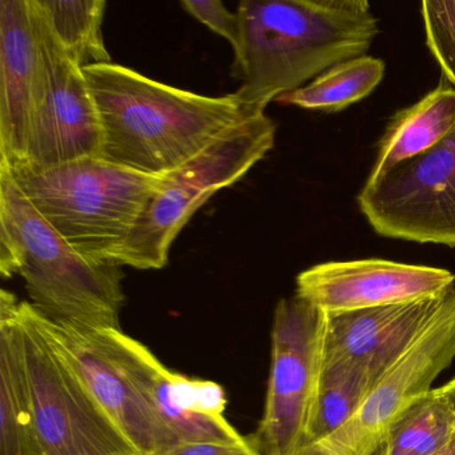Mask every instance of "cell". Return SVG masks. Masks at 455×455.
Returning <instances> with one entry per match:
<instances>
[{
	"label": "cell",
	"instance_id": "6da1fadb",
	"mask_svg": "<svg viewBox=\"0 0 455 455\" xmlns=\"http://www.w3.org/2000/svg\"><path fill=\"white\" fill-rule=\"evenodd\" d=\"M234 52L236 97L251 113L332 66L366 55L379 20L366 0H243Z\"/></svg>",
	"mask_w": 455,
	"mask_h": 455
},
{
	"label": "cell",
	"instance_id": "7a4b0ae2",
	"mask_svg": "<svg viewBox=\"0 0 455 455\" xmlns=\"http://www.w3.org/2000/svg\"><path fill=\"white\" fill-rule=\"evenodd\" d=\"M102 126V158L150 175H166L246 116L235 92L196 94L116 63L84 68Z\"/></svg>",
	"mask_w": 455,
	"mask_h": 455
},
{
	"label": "cell",
	"instance_id": "3957f363",
	"mask_svg": "<svg viewBox=\"0 0 455 455\" xmlns=\"http://www.w3.org/2000/svg\"><path fill=\"white\" fill-rule=\"evenodd\" d=\"M0 270L20 274L33 305L50 321L84 330H121L126 297L122 266L71 247L0 170Z\"/></svg>",
	"mask_w": 455,
	"mask_h": 455
},
{
	"label": "cell",
	"instance_id": "277c9868",
	"mask_svg": "<svg viewBox=\"0 0 455 455\" xmlns=\"http://www.w3.org/2000/svg\"><path fill=\"white\" fill-rule=\"evenodd\" d=\"M4 170L41 217L79 254L110 262L142 217L164 175L89 156L46 169Z\"/></svg>",
	"mask_w": 455,
	"mask_h": 455
},
{
	"label": "cell",
	"instance_id": "5b68a950",
	"mask_svg": "<svg viewBox=\"0 0 455 455\" xmlns=\"http://www.w3.org/2000/svg\"><path fill=\"white\" fill-rule=\"evenodd\" d=\"M276 124L266 113L246 116L193 158L164 175L145 212L108 260L140 270H161L188 220L212 196L238 182L275 143Z\"/></svg>",
	"mask_w": 455,
	"mask_h": 455
},
{
	"label": "cell",
	"instance_id": "8992f818",
	"mask_svg": "<svg viewBox=\"0 0 455 455\" xmlns=\"http://www.w3.org/2000/svg\"><path fill=\"white\" fill-rule=\"evenodd\" d=\"M23 361L44 455H140L98 403L30 302L18 306Z\"/></svg>",
	"mask_w": 455,
	"mask_h": 455
},
{
	"label": "cell",
	"instance_id": "52a82bcc",
	"mask_svg": "<svg viewBox=\"0 0 455 455\" xmlns=\"http://www.w3.org/2000/svg\"><path fill=\"white\" fill-rule=\"evenodd\" d=\"M324 329L326 314L302 298L276 305L265 410L257 430L246 436L260 455H292L313 441Z\"/></svg>",
	"mask_w": 455,
	"mask_h": 455
},
{
	"label": "cell",
	"instance_id": "ba28073f",
	"mask_svg": "<svg viewBox=\"0 0 455 455\" xmlns=\"http://www.w3.org/2000/svg\"><path fill=\"white\" fill-rule=\"evenodd\" d=\"M31 2L41 50V73L28 124L25 162L17 169H46L100 156L102 126L84 68L60 46L36 0Z\"/></svg>",
	"mask_w": 455,
	"mask_h": 455
},
{
	"label": "cell",
	"instance_id": "9c48e42d",
	"mask_svg": "<svg viewBox=\"0 0 455 455\" xmlns=\"http://www.w3.org/2000/svg\"><path fill=\"white\" fill-rule=\"evenodd\" d=\"M455 359V286L406 354L370 391L353 417L324 438L292 455H372L396 418Z\"/></svg>",
	"mask_w": 455,
	"mask_h": 455
},
{
	"label": "cell",
	"instance_id": "30bf717a",
	"mask_svg": "<svg viewBox=\"0 0 455 455\" xmlns=\"http://www.w3.org/2000/svg\"><path fill=\"white\" fill-rule=\"evenodd\" d=\"M356 201L378 235L455 247V130L427 153L364 183Z\"/></svg>",
	"mask_w": 455,
	"mask_h": 455
},
{
	"label": "cell",
	"instance_id": "8fae6325",
	"mask_svg": "<svg viewBox=\"0 0 455 455\" xmlns=\"http://www.w3.org/2000/svg\"><path fill=\"white\" fill-rule=\"evenodd\" d=\"M47 331L98 403L140 455H159L180 443L119 359L108 330H84L44 316Z\"/></svg>",
	"mask_w": 455,
	"mask_h": 455
},
{
	"label": "cell",
	"instance_id": "7c38bea8",
	"mask_svg": "<svg viewBox=\"0 0 455 455\" xmlns=\"http://www.w3.org/2000/svg\"><path fill=\"white\" fill-rule=\"evenodd\" d=\"M454 286L455 274L446 268L367 258L302 271L295 295L322 313L339 314L438 298Z\"/></svg>",
	"mask_w": 455,
	"mask_h": 455
},
{
	"label": "cell",
	"instance_id": "4fadbf2b",
	"mask_svg": "<svg viewBox=\"0 0 455 455\" xmlns=\"http://www.w3.org/2000/svg\"><path fill=\"white\" fill-rule=\"evenodd\" d=\"M108 334L122 363L178 442L243 441L226 418L222 386L172 371L122 330H108Z\"/></svg>",
	"mask_w": 455,
	"mask_h": 455
},
{
	"label": "cell",
	"instance_id": "5bb4252c",
	"mask_svg": "<svg viewBox=\"0 0 455 455\" xmlns=\"http://www.w3.org/2000/svg\"><path fill=\"white\" fill-rule=\"evenodd\" d=\"M446 294L350 313L326 314L324 361L358 364L377 385L433 321Z\"/></svg>",
	"mask_w": 455,
	"mask_h": 455
},
{
	"label": "cell",
	"instance_id": "9a60e30c",
	"mask_svg": "<svg viewBox=\"0 0 455 455\" xmlns=\"http://www.w3.org/2000/svg\"><path fill=\"white\" fill-rule=\"evenodd\" d=\"M41 73L31 0H0V167L25 162L28 124Z\"/></svg>",
	"mask_w": 455,
	"mask_h": 455
},
{
	"label": "cell",
	"instance_id": "2e32d148",
	"mask_svg": "<svg viewBox=\"0 0 455 455\" xmlns=\"http://www.w3.org/2000/svg\"><path fill=\"white\" fill-rule=\"evenodd\" d=\"M12 292L0 294V455H44L23 361L18 306Z\"/></svg>",
	"mask_w": 455,
	"mask_h": 455
},
{
	"label": "cell",
	"instance_id": "e0dca14e",
	"mask_svg": "<svg viewBox=\"0 0 455 455\" xmlns=\"http://www.w3.org/2000/svg\"><path fill=\"white\" fill-rule=\"evenodd\" d=\"M454 130L455 87L442 81L422 100L391 116L378 143L366 185L377 182L398 164L427 153Z\"/></svg>",
	"mask_w": 455,
	"mask_h": 455
},
{
	"label": "cell",
	"instance_id": "ac0fdd59",
	"mask_svg": "<svg viewBox=\"0 0 455 455\" xmlns=\"http://www.w3.org/2000/svg\"><path fill=\"white\" fill-rule=\"evenodd\" d=\"M385 71L382 60L362 55L332 66L310 84L282 95L275 102L305 110L339 113L369 97L379 86Z\"/></svg>",
	"mask_w": 455,
	"mask_h": 455
},
{
	"label": "cell",
	"instance_id": "d6986e66",
	"mask_svg": "<svg viewBox=\"0 0 455 455\" xmlns=\"http://www.w3.org/2000/svg\"><path fill=\"white\" fill-rule=\"evenodd\" d=\"M455 435V411L439 388L418 396L372 455H435Z\"/></svg>",
	"mask_w": 455,
	"mask_h": 455
},
{
	"label": "cell",
	"instance_id": "ffe728a7",
	"mask_svg": "<svg viewBox=\"0 0 455 455\" xmlns=\"http://www.w3.org/2000/svg\"><path fill=\"white\" fill-rule=\"evenodd\" d=\"M47 25L82 68L110 63L102 36L105 0H36Z\"/></svg>",
	"mask_w": 455,
	"mask_h": 455
},
{
	"label": "cell",
	"instance_id": "44dd1931",
	"mask_svg": "<svg viewBox=\"0 0 455 455\" xmlns=\"http://www.w3.org/2000/svg\"><path fill=\"white\" fill-rule=\"evenodd\" d=\"M374 386L358 364L324 361L311 442L324 438L345 425Z\"/></svg>",
	"mask_w": 455,
	"mask_h": 455
},
{
	"label": "cell",
	"instance_id": "7402d4cb",
	"mask_svg": "<svg viewBox=\"0 0 455 455\" xmlns=\"http://www.w3.org/2000/svg\"><path fill=\"white\" fill-rule=\"evenodd\" d=\"M426 46L441 68L443 81L455 87V0L420 4Z\"/></svg>",
	"mask_w": 455,
	"mask_h": 455
},
{
	"label": "cell",
	"instance_id": "603a6c76",
	"mask_svg": "<svg viewBox=\"0 0 455 455\" xmlns=\"http://www.w3.org/2000/svg\"><path fill=\"white\" fill-rule=\"evenodd\" d=\"M183 9L210 30L225 38L235 52L241 44L238 12H230L220 0H183Z\"/></svg>",
	"mask_w": 455,
	"mask_h": 455
},
{
	"label": "cell",
	"instance_id": "cb8c5ba5",
	"mask_svg": "<svg viewBox=\"0 0 455 455\" xmlns=\"http://www.w3.org/2000/svg\"><path fill=\"white\" fill-rule=\"evenodd\" d=\"M159 455H260L244 436L243 441L180 442Z\"/></svg>",
	"mask_w": 455,
	"mask_h": 455
},
{
	"label": "cell",
	"instance_id": "d4e9b609",
	"mask_svg": "<svg viewBox=\"0 0 455 455\" xmlns=\"http://www.w3.org/2000/svg\"><path fill=\"white\" fill-rule=\"evenodd\" d=\"M438 388L446 396L447 401L450 402L455 411V378H452V379H450L449 382L444 383L443 386Z\"/></svg>",
	"mask_w": 455,
	"mask_h": 455
},
{
	"label": "cell",
	"instance_id": "484cf974",
	"mask_svg": "<svg viewBox=\"0 0 455 455\" xmlns=\"http://www.w3.org/2000/svg\"><path fill=\"white\" fill-rule=\"evenodd\" d=\"M435 455H455V435L452 436L451 441H450L441 451L436 452Z\"/></svg>",
	"mask_w": 455,
	"mask_h": 455
}]
</instances>
